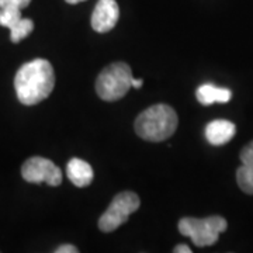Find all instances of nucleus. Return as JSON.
Wrapping results in <instances>:
<instances>
[{
	"mask_svg": "<svg viewBox=\"0 0 253 253\" xmlns=\"http://www.w3.org/2000/svg\"><path fill=\"white\" fill-rule=\"evenodd\" d=\"M54 86V68L46 59L41 58L24 63L14 78L17 99L24 106H34L44 101L52 93Z\"/></svg>",
	"mask_w": 253,
	"mask_h": 253,
	"instance_id": "nucleus-1",
	"label": "nucleus"
},
{
	"mask_svg": "<svg viewBox=\"0 0 253 253\" xmlns=\"http://www.w3.org/2000/svg\"><path fill=\"white\" fill-rule=\"evenodd\" d=\"M177 124V114L170 106L155 104L138 116L135 120V132L145 141L162 142L174 134Z\"/></svg>",
	"mask_w": 253,
	"mask_h": 253,
	"instance_id": "nucleus-2",
	"label": "nucleus"
},
{
	"mask_svg": "<svg viewBox=\"0 0 253 253\" xmlns=\"http://www.w3.org/2000/svg\"><path fill=\"white\" fill-rule=\"evenodd\" d=\"M131 68L124 62H114L100 72L96 81V91L104 101H117L132 87Z\"/></svg>",
	"mask_w": 253,
	"mask_h": 253,
	"instance_id": "nucleus-3",
	"label": "nucleus"
},
{
	"mask_svg": "<svg viewBox=\"0 0 253 253\" xmlns=\"http://www.w3.org/2000/svg\"><path fill=\"white\" fill-rule=\"evenodd\" d=\"M177 226L181 234L189 236L196 246L204 248L217 242L219 234L226 231L228 222L225 218L219 215L208 218H181Z\"/></svg>",
	"mask_w": 253,
	"mask_h": 253,
	"instance_id": "nucleus-4",
	"label": "nucleus"
},
{
	"mask_svg": "<svg viewBox=\"0 0 253 253\" xmlns=\"http://www.w3.org/2000/svg\"><path fill=\"white\" fill-rule=\"evenodd\" d=\"M141 206V200L134 191H123L117 194L109 208L99 219V228L103 232H113L118 226L126 224L131 214Z\"/></svg>",
	"mask_w": 253,
	"mask_h": 253,
	"instance_id": "nucleus-5",
	"label": "nucleus"
},
{
	"mask_svg": "<svg viewBox=\"0 0 253 253\" xmlns=\"http://www.w3.org/2000/svg\"><path fill=\"white\" fill-rule=\"evenodd\" d=\"M21 176L28 183H46L51 187H56L62 183V170L52 161L34 156L27 159L21 168Z\"/></svg>",
	"mask_w": 253,
	"mask_h": 253,
	"instance_id": "nucleus-6",
	"label": "nucleus"
},
{
	"mask_svg": "<svg viewBox=\"0 0 253 253\" xmlns=\"http://www.w3.org/2000/svg\"><path fill=\"white\" fill-rule=\"evenodd\" d=\"M120 7L116 0H99L91 14V27L96 33H109L117 24Z\"/></svg>",
	"mask_w": 253,
	"mask_h": 253,
	"instance_id": "nucleus-7",
	"label": "nucleus"
},
{
	"mask_svg": "<svg viewBox=\"0 0 253 253\" xmlns=\"http://www.w3.org/2000/svg\"><path fill=\"white\" fill-rule=\"evenodd\" d=\"M236 134V126L228 120H214L206 126V138L211 145L221 146L228 144Z\"/></svg>",
	"mask_w": 253,
	"mask_h": 253,
	"instance_id": "nucleus-8",
	"label": "nucleus"
},
{
	"mask_svg": "<svg viewBox=\"0 0 253 253\" xmlns=\"http://www.w3.org/2000/svg\"><path fill=\"white\" fill-rule=\"evenodd\" d=\"M66 176L76 187H87L93 181L94 173L89 163L79 158H72L66 165Z\"/></svg>",
	"mask_w": 253,
	"mask_h": 253,
	"instance_id": "nucleus-9",
	"label": "nucleus"
},
{
	"mask_svg": "<svg viewBox=\"0 0 253 253\" xmlns=\"http://www.w3.org/2000/svg\"><path fill=\"white\" fill-rule=\"evenodd\" d=\"M196 97L203 106H211L214 103H228L232 97V91L225 87H217L212 83L201 84L197 91Z\"/></svg>",
	"mask_w": 253,
	"mask_h": 253,
	"instance_id": "nucleus-10",
	"label": "nucleus"
},
{
	"mask_svg": "<svg viewBox=\"0 0 253 253\" xmlns=\"http://www.w3.org/2000/svg\"><path fill=\"white\" fill-rule=\"evenodd\" d=\"M236 181L241 190L253 196V169L249 166L242 165L241 168H238L236 170Z\"/></svg>",
	"mask_w": 253,
	"mask_h": 253,
	"instance_id": "nucleus-11",
	"label": "nucleus"
},
{
	"mask_svg": "<svg viewBox=\"0 0 253 253\" xmlns=\"http://www.w3.org/2000/svg\"><path fill=\"white\" fill-rule=\"evenodd\" d=\"M34 30V23L30 18H21L20 23L14 28L10 30V40L11 42L17 44L21 40H24L26 37H28Z\"/></svg>",
	"mask_w": 253,
	"mask_h": 253,
	"instance_id": "nucleus-12",
	"label": "nucleus"
},
{
	"mask_svg": "<svg viewBox=\"0 0 253 253\" xmlns=\"http://www.w3.org/2000/svg\"><path fill=\"white\" fill-rule=\"evenodd\" d=\"M21 9L17 7H1L0 9V26L11 30L21 20Z\"/></svg>",
	"mask_w": 253,
	"mask_h": 253,
	"instance_id": "nucleus-13",
	"label": "nucleus"
},
{
	"mask_svg": "<svg viewBox=\"0 0 253 253\" xmlns=\"http://www.w3.org/2000/svg\"><path fill=\"white\" fill-rule=\"evenodd\" d=\"M241 162L245 166H249L253 169V141L245 146L241 152Z\"/></svg>",
	"mask_w": 253,
	"mask_h": 253,
	"instance_id": "nucleus-14",
	"label": "nucleus"
},
{
	"mask_svg": "<svg viewBox=\"0 0 253 253\" xmlns=\"http://www.w3.org/2000/svg\"><path fill=\"white\" fill-rule=\"evenodd\" d=\"M31 3V0H0V9L1 7H17L24 9Z\"/></svg>",
	"mask_w": 253,
	"mask_h": 253,
	"instance_id": "nucleus-15",
	"label": "nucleus"
},
{
	"mask_svg": "<svg viewBox=\"0 0 253 253\" xmlns=\"http://www.w3.org/2000/svg\"><path fill=\"white\" fill-rule=\"evenodd\" d=\"M56 253H78V248H75L73 245H62V246H59L56 251Z\"/></svg>",
	"mask_w": 253,
	"mask_h": 253,
	"instance_id": "nucleus-16",
	"label": "nucleus"
},
{
	"mask_svg": "<svg viewBox=\"0 0 253 253\" xmlns=\"http://www.w3.org/2000/svg\"><path fill=\"white\" fill-rule=\"evenodd\" d=\"M174 253H191V249H190L187 245H177L176 248H174Z\"/></svg>",
	"mask_w": 253,
	"mask_h": 253,
	"instance_id": "nucleus-17",
	"label": "nucleus"
},
{
	"mask_svg": "<svg viewBox=\"0 0 253 253\" xmlns=\"http://www.w3.org/2000/svg\"><path fill=\"white\" fill-rule=\"evenodd\" d=\"M142 84H144V81H142V79H134V78H132V81H131V86H132L134 89H141V87H142Z\"/></svg>",
	"mask_w": 253,
	"mask_h": 253,
	"instance_id": "nucleus-18",
	"label": "nucleus"
},
{
	"mask_svg": "<svg viewBox=\"0 0 253 253\" xmlns=\"http://www.w3.org/2000/svg\"><path fill=\"white\" fill-rule=\"evenodd\" d=\"M66 3H69V4H78V3H81V1H84V0H65Z\"/></svg>",
	"mask_w": 253,
	"mask_h": 253,
	"instance_id": "nucleus-19",
	"label": "nucleus"
}]
</instances>
